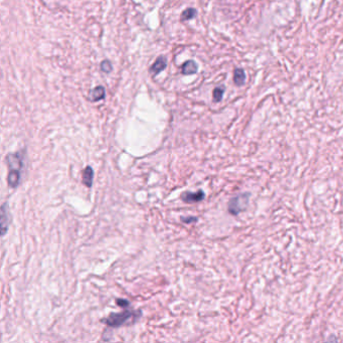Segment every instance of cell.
<instances>
[{"label": "cell", "mask_w": 343, "mask_h": 343, "mask_svg": "<svg viewBox=\"0 0 343 343\" xmlns=\"http://www.w3.org/2000/svg\"><path fill=\"white\" fill-rule=\"evenodd\" d=\"M133 317H137V312H134L133 310H124L120 313H111L105 320H103V322L106 323L108 326L118 328Z\"/></svg>", "instance_id": "cell-1"}, {"label": "cell", "mask_w": 343, "mask_h": 343, "mask_svg": "<svg viewBox=\"0 0 343 343\" xmlns=\"http://www.w3.org/2000/svg\"><path fill=\"white\" fill-rule=\"evenodd\" d=\"M250 201V193H242L232 197L229 202V212L232 215H238L240 212L244 211Z\"/></svg>", "instance_id": "cell-2"}, {"label": "cell", "mask_w": 343, "mask_h": 343, "mask_svg": "<svg viewBox=\"0 0 343 343\" xmlns=\"http://www.w3.org/2000/svg\"><path fill=\"white\" fill-rule=\"evenodd\" d=\"M6 162L9 170H16L21 171L23 167V159L22 156V153H9L6 156Z\"/></svg>", "instance_id": "cell-3"}, {"label": "cell", "mask_w": 343, "mask_h": 343, "mask_svg": "<svg viewBox=\"0 0 343 343\" xmlns=\"http://www.w3.org/2000/svg\"><path fill=\"white\" fill-rule=\"evenodd\" d=\"M206 196V193L200 189L196 192H191V191H185L182 194V201L185 204H195L200 203L204 201V198Z\"/></svg>", "instance_id": "cell-4"}, {"label": "cell", "mask_w": 343, "mask_h": 343, "mask_svg": "<svg viewBox=\"0 0 343 343\" xmlns=\"http://www.w3.org/2000/svg\"><path fill=\"white\" fill-rule=\"evenodd\" d=\"M10 220H11V215H10V212H9V208L7 206V203H4L1 206V221H0V225H1V236L4 237L7 230H8V228H9V225H10Z\"/></svg>", "instance_id": "cell-5"}, {"label": "cell", "mask_w": 343, "mask_h": 343, "mask_svg": "<svg viewBox=\"0 0 343 343\" xmlns=\"http://www.w3.org/2000/svg\"><path fill=\"white\" fill-rule=\"evenodd\" d=\"M94 179V169L91 166H87L82 174V182L83 184L89 188H91L93 185Z\"/></svg>", "instance_id": "cell-6"}, {"label": "cell", "mask_w": 343, "mask_h": 343, "mask_svg": "<svg viewBox=\"0 0 343 343\" xmlns=\"http://www.w3.org/2000/svg\"><path fill=\"white\" fill-rule=\"evenodd\" d=\"M21 171H16V170H9L8 175H7V183L9 185V187L11 188H16L20 184L21 182Z\"/></svg>", "instance_id": "cell-7"}, {"label": "cell", "mask_w": 343, "mask_h": 343, "mask_svg": "<svg viewBox=\"0 0 343 343\" xmlns=\"http://www.w3.org/2000/svg\"><path fill=\"white\" fill-rule=\"evenodd\" d=\"M166 66H167V61H166V59H165L164 57H159V58L155 61V63L152 65L150 70L152 71V73H153L154 75H157V74L160 73V71L165 69Z\"/></svg>", "instance_id": "cell-8"}, {"label": "cell", "mask_w": 343, "mask_h": 343, "mask_svg": "<svg viewBox=\"0 0 343 343\" xmlns=\"http://www.w3.org/2000/svg\"><path fill=\"white\" fill-rule=\"evenodd\" d=\"M105 96H106V92H105V89L102 86H99V87L93 89L91 93H90V97H91V100L93 102L101 101L105 98Z\"/></svg>", "instance_id": "cell-9"}, {"label": "cell", "mask_w": 343, "mask_h": 343, "mask_svg": "<svg viewBox=\"0 0 343 343\" xmlns=\"http://www.w3.org/2000/svg\"><path fill=\"white\" fill-rule=\"evenodd\" d=\"M246 74L243 69H236L233 71V82L238 87H241L245 84Z\"/></svg>", "instance_id": "cell-10"}, {"label": "cell", "mask_w": 343, "mask_h": 343, "mask_svg": "<svg viewBox=\"0 0 343 343\" xmlns=\"http://www.w3.org/2000/svg\"><path fill=\"white\" fill-rule=\"evenodd\" d=\"M197 71V65L193 61H187L183 66V75H193Z\"/></svg>", "instance_id": "cell-11"}, {"label": "cell", "mask_w": 343, "mask_h": 343, "mask_svg": "<svg viewBox=\"0 0 343 343\" xmlns=\"http://www.w3.org/2000/svg\"><path fill=\"white\" fill-rule=\"evenodd\" d=\"M224 94H225V87H218V88H215L213 90V93H212V96H213V101L214 102H221L223 97H224Z\"/></svg>", "instance_id": "cell-12"}, {"label": "cell", "mask_w": 343, "mask_h": 343, "mask_svg": "<svg viewBox=\"0 0 343 343\" xmlns=\"http://www.w3.org/2000/svg\"><path fill=\"white\" fill-rule=\"evenodd\" d=\"M197 11L194 8H187L182 13V21H189L194 19L196 16Z\"/></svg>", "instance_id": "cell-13"}, {"label": "cell", "mask_w": 343, "mask_h": 343, "mask_svg": "<svg viewBox=\"0 0 343 343\" xmlns=\"http://www.w3.org/2000/svg\"><path fill=\"white\" fill-rule=\"evenodd\" d=\"M101 69L105 73H110L112 70V65L109 61H103L101 64Z\"/></svg>", "instance_id": "cell-14"}, {"label": "cell", "mask_w": 343, "mask_h": 343, "mask_svg": "<svg viewBox=\"0 0 343 343\" xmlns=\"http://www.w3.org/2000/svg\"><path fill=\"white\" fill-rule=\"evenodd\" d=\"M182 222L184 223V224H192V223H196L197 222V218H195V216H185V218H183V216H182Z\"/></svg>", "instance_id": "cell-15"}, {"label": "cell", "mask_w": 343, "mask_h": 343, "mask_svg": "<svg viewBox=\"0 0 343 343\" xmlns=\"http://www.w3.org/2000/svg\"><path fill=\"white\" fill-rule=\"evenodd\" d=\"M116 303H117L118 306L122 307V308H126V307L130 306V302L128 300H126V299L118 298V299H116Z\"/></svg>", "instance_id": "cell-16"}]
</instances>
